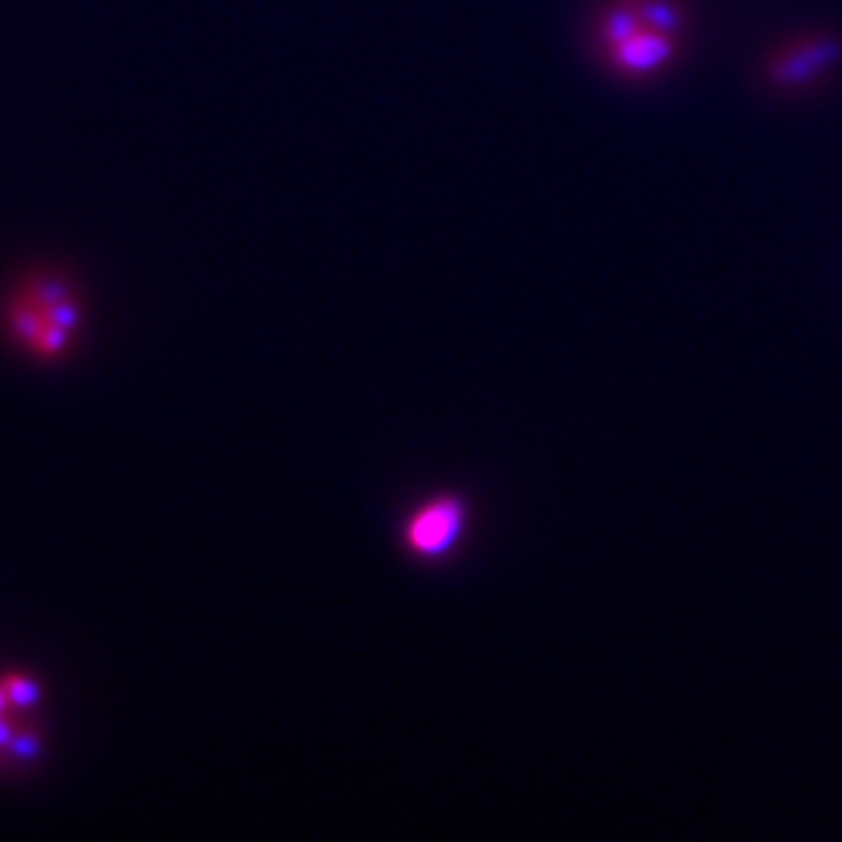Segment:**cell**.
I'll use <instances>...</instances> for the list:
<instances>
[{
	"mask_svg": "<svg viewBox=\"0 0 842 842\" xmlns=\"http://www.w3.org/2000/svg\"><path fill=\"white\" fill-rule=\"evenodd\" d=\"M461 504L455 499H437L412 515L406 526V542L417 553H439L459 537L461 532Z\"/></svg>",
	"mask_w": 842,
	"mask_h": 842,
	"instance_id": "obj_4",
	"label": "cell"
},
{
	"mask_svg": "<svg viewBox=\"0 0 842 842\" xmlns=\"http://www.w3.org/2000/svg\"><path fill=\"white\" fill-rule=\"evenodd\" d=\"M0 687H3V693H7L9 704L20 706V709H25V706H34L36 700H39V687H36L30 679L17 676V673H9V676H3Z\"/></svg>",
	"mask_w": 842,
	"mask_h": 842,
	"instance_id": "obj_5",
	"label": "cell"
},
{
	"mask_svg": "<svg viewBox=\"0 0 842 842\" xmlns=\"http://www.w3.org/2000/svg\"><path fill=\"white\" fill-rule=\"evenodd\" d=\"M9 333L36 357L66 355L83 325V308L69 284L56 276L25 281L7 308Z\"/></svg>",
	"mask_w": 842,
	"mask_h": 842,
	"instance_id": "obj_2",
	"label": "cell"
},
{
	"mask_svg": "<svg viewBox=\"0 0 842 842\" xmlns=\"http://www.w3.org/2000/svg\"><path fill=\"white\" fill-rule=\"evenodd\" d=\"M840 61V47L831 36H804L791 41L771 58L769 74L774 83L793 88L818 80Z\"/></svg>",
	"mask_w": 842,
	"mask_h": 842,
	"instance_id": "obj_3",
	"label": "cell"
},
{
	"mask_svg": "<svg viewBox=\"0 0 842 842\" xmlns=\"http://www.w3.org/2000/svg\"><path fill=\"white\" fill-rule=\"evenodd\" d=\"M687 14L679 0H608L595 41L608 69L624 80H651L679 58Z\"/></svg>",
	"mask_w": 842,
	"mask_h": 842,
	"instance_id": "obj_1",
	"label": "cell"
}]
</instances>
